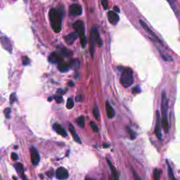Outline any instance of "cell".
Instances as JSON below:
<instances>
[{
    "label": "cell",
    "mask_w": 180,
    "mask_h": 180,
    "mask_svg": "<svg viewBox=\"0 0 180 180\" xmlns=\"http://www.w3.org/2000/svg\"><path fill=\"white\" fill-rule=\"evenodd\" d=\"M49 17L53 30L56 33L60 32L62 27V13L56 9H52L49 13Z\"/></svg>",
    "instance_id": "obj_1"
},
{
    "label": "cell",
    "mask_w": 180,
    "mask_h": 180,
    "mask_svg": "<svg viewBox=\"0 0 180 180\" xmlns=\"http://www.w3.org/2000/svg\"><path fill=\"white\" fill-rule=\"evenodd\" d=\"M89 40H90V47H89L90 53H91L92 56H94V48H95L96 44H98V45H99V47H101V46H102L103 45L102 40H101L100 35H99V31H98L96 27H93L92 28H91Z\"/></svg>",
    "instance_id": "obj_2"
},
{
    "label": "cell",
    "mask_w": 180,
    "mask_h": 180,
    "mask_svg": "<svg viewBox=\"0 0 180 180\" xmlns=\"http://www.w3.org/2000/svg\"><path fill=\"white\" fill-rule=\"evenodd\" d=\"M120 81L122 86H124L125 87H130L131 85L133 84V72H132L131 68H125L122 70Z\"/></svg>",
    "instance_id": "obj_3"
},
{
    "label": "cell",
    "mask_w": 180,
    "mask_h": 180,
    "mask_svg": "<svg viewBox=\"0 0 180 180\" xmlns=\"http://www.w3.org/2000/svg\"><path fill=\"white\" fill-rule=\"evenodd\" d=\"M73 28L75 29V32L77 33L78 37L80 38V42H81L82 47H85L87 45L86 36H85V29L84 23L82 21H78L73 25Z\"/></svg>",
    "instance_id": "obj_4"
},
{
    "label": "cell",
    "mask_w": 180,
    "mask_h": 180,
    "mask_svg": "<svg viewBox=\"0 0 180 180\" xmlns=\"http://www.w3.org/2000/svg\"><path fill=\"white\" fill-rule=\"evenodd\" d=\"M68 176H69V174H68V170L63 167H60L56 171V177L59 180H65L68 179Z\"/></svg>",
    "instance_id": "obj_5"
},
{
    "label": "cell",
    "mask_w": 180,
    "mask_h": 180,
    "mask_svg": "<svg viewBox=\"0 0 180 180\" xmlns=\"http://www.w3.org/2000/svg\"><path fill=\"white\" fill-rule=\"evenodd\" d=\"M69 14L70 16H79L82 14V8L79 4H72L69 7Z\"/></svg>",
    "instance_id": "obj_6"
},
{
    "label": "cell",
    "mask_w": 180,
    "mask_h": 180,
    "mask_svg": "<svg viewBox=\"0 0 180 180\" xmlns=\"http://www.w3.org/2000/svg\"><path fill=\"white\" fill-rule=\"evenodd\" d=\"M156 122H155V132L156 135L157 137L160 140L162 139V134H161V129H160V115L159 111H156Z\"/></svg>",
    "instance_id": "obj_7"
},
{
    "label": "cell",
    "mask_w": 180,
    "mask_h": 180,
    "mask_svg": "<svg viewBox=\"0 0 180 180\" xmlns=\"http://www.w3.org/2000/svg\"><path fill=\"white\" fill-rule=\"evenodd\" d=\"M0 42H1L3 48L5 49L8 52H11V51H12V45H11V41L9 40V38H7L5 36H1V37H0Z\"/></svg>",
    "instance_id": "obj_8"
},
{
    "label": "cell",
    "mask_w": 180,
    "mask_h": 180,
    "mask_svg": "<svg viewBox=\"0 0 180 180\" xmlns=\"http://www.w3.org/2000/svg\"><path fill=\"white\" fill-rule=\"evenodd\" d=\"M30 154H31V162H32V165H37L40 162V157L39 155L38 152H37V149L34 147H32L30 148Z\"/></svg>",
    "instance_id": "obj_9"
},
{
    "label": "cell",
    "mask_w": 180,
    "mask_h": 180,
    "mask_svg": "<svg viewBox=\"0 0 180 180\" xmlns=\"http://www.w3.org/2000/svg\"><path fill=\"white\" fill-rule=\"evenodd\" d=\"M49 60L52 63H58H58L63 61V58L58 53L53 52L49 56Z\"/></svg>",
    "instance_id": "obj_10"
},
{
    "label": "cell",
    "mask_w": 180,
    "mask_h": 180,
    "mask_svg": "<svg viewBox=\"0 0 180 180\" xmlns=\"http://www.w3.org/2000/svg\"><path fill=\"white\" fill-rule=\"evenodd\" d=\"M108 19H109V22L112 25H116L118 23L119 20H120L117 14L114 11H109V13H108Z\"/></svg>",
    "instance_id": "obj_11"
},
{
    "label": "cell",
    "mask_w": 180,
    "mask_h": 180,
    "mask_svg": "<svg viewBox=\"0 0 180 180\" xmlns=\"http://www.w3.org/2000/svg\"><path fill=\"white\" fill-rule=\"evenodd\" d=\"M78 35H77V33L75 32H71V33H70L69 35L65 36L64 40H65V42H66L68 45H71L74 43L75 41L76 40V39L78 38Z\"/></svg>",
    "instance_id": "obj_12"
},
{
    "label": "cell",
    "mask_w": 180,
    "mask_h": 180,
    "mask_svg": "<svg viewBox=\"0 0 180 180\" xmlns=\"http://www.w3.org/2000/svg\"><path fill=\"white\" fill-rule=\"evenodd\" d=\"M53 128H54V130L57 132V134H58L59 135L62 136V137H67L66 131H65V129L63 128L61 125H59V124L55 123L54 125H53Z\"/></svg>",
    "instance_id": "obj_13"
},
{
    "label": "cell",
    "mask_w": 180,
    "mask_h": 180,
    "mask_svg": "<svg viewBox=\"0 0 180 180\" xmlns=\"http://www.w3.org/2000/svg\"><path fill=\"white\" fill-rule=\"evenodd\" d=\"M139 23H140V24H141V25L142 26V27H143V28L144 29V30L146 31L147 32V33H148L149 34V35H152V37H153V38H152V40H153V38H155V40H156V41L157 42H160V41L159 40V39L158 38V37H156V35H155L154 34V32H153V31H152L151 30H150V29L149 28V27H148V26L146 25V24L143 21H142V20H140L139 21Z\"/></svg>",
    "instance_id": "obj_14"
},
{
    "label": "cell",
    "mask_w": 180,
    "mask_h": 180,
    "mask_svg": "<svg viewBox=\"0 0 180 180\" xmlns=\"http://www.w3.org/2000/svg\"><path fill=\"white\" fill-rule=\"evenodd\" d=\"M106 160H107L108 164H109V168H110V169H111V173H112V175H113V179L115 180H119L118 174H117V170H116L115 167H114V165L112 164V163H111V162L110 161V160H109V158H106Z\"/></svg>",
    "instance_id": "obj_15"
},
{
    "label": "cell",
    "mask_w": 180,
    "mask_h": 180,
    "mask_svg": "<svg viewBox=\"0 0 180 180\" xmlns=\"http://www.w3.org/2000/svg\"><path fill=\"white\" fill-rule=\"evenodd\" d=\"M69 130L75 142H78V143H79V144H81V139H80L79 136H78V134H77L74 126L72 125L71 123L69 124Z\"/></svg>",
    "instance_id": "obj_16"
},
{
    "label": "cell",
    "mask_w": 180,
    "mask_h": 180,
    "mask_svg": "<svg viewBox=\"0 0 180 180\" xmlns=\"http://www.w3.org/2000/svg\"><path fill=\"white\" fill-rule=\"evenodd\" d=\"M106 114H107V116L109 118H113L115 116V111H114L112 106L110 105L109 101H106Z\"/></svg>",
    "instance_id": "obj_17"
},
{
    "label": "cell",
    "mask_w": 180,
    "mask_h": 180,
    "mask_svg": "<svg viewBox=\"0 0 180 180\" xmlns=\"http://www.w3.org/2000/svg\"><path fill=\"white\" fill-rule=\"evenodd\" d=\"M70 65L69 63H65V62H61V63L58 64V69L59 71L62 72V73H65V72L68 71L70 69Z\"/></svg>",
    "instance_id": "obj_18"
},
{
    "label": "cell",
    "mask_w": 180,
    "mask_h": 180,
    "mask_svg": "<svg viewBox=\"0 0 180 180\" xmlns=\"http://www.w3.org/2000/svg\"><path fill=\"white\" fill-rule=\"evenodd\" d=\"M58 54L61 56L64 57H71L72 55H73V53H72L71 51L65 48V47H60L59 49V53Z\"/></svg>",
    "instance_id": "obj_19"
},
{
    "label": "cell",
    "mask_w": 180,
    "mask_h": 180,
    "mask_svg": "<svg viewBox=\"0 0 180 180\" xmlns=\"http://www.w3.org/2000/svg\"><path fill=\"white\" fill-rule=\"evenodd\" d=\"M15 168H16V171L18 172V173H19V174L22 177L23 179L24 180H25V174H24V169H23V165L20 163H17V164L15 165Z\"/></svg>",
    "instance_id": "obj_20"
},
{
    "label": "cell",
    "mask_w": 180,
    "mask_h": 180,
    "mask_svg": "<svg viewBox=\"0 0 180 180\" xmlns=\"http://www.w3.org/2000/svg\"><path fill=\"white\" fill-rule=\"evenodd\" d=\"M166 163H167V165H168V177H169V179H170V180H177L176 179H175V175H174V173H173L171 167H170V164H169V163H168V160H167V161H166Z\"/></svg>",
    "instance_id": "obj_21"
},
{
    "label": "cell",
    "mask_w": 180,
    "mask_h": 180,
    "mask_svg": "<svg viewBox=\"0 0 180 180\" xmlns=\"http://www.w3.org/2000/svg\"><path fill=\"white\" fill-rule=\"evenodd\" d=\"M69 65L70 68H73V69L75 70H78L80 67V63L79 61H78V60L77 59L71 60L70 63H69Z\"/></svg>",
    "instance_id": "obj_22"
},
{
    "label": "cell",
    "mask_w": 180,
    "mask_h": 180,
    "mask_svg": "<svg viewBox=\"0 0 180 180\" xmlns=\"http://www.w3.org/2000/svg\"><path fill=\"white\" fill-rule=\"evenodd\" d=\"M77 124H78L80 127H82V128H83V127H85V119L83 116H80V117H78V118L77 119Z\"/></svg>",
    "instance_id": "obj_23"
},
{
    "label": "cell",
    "mask_w": 180,
    "mask_h": 180,
    "mask_svg": "<svg viewBox=\"0 0 180 180\" xmlns=\"http://www.w3.org/2000/svg\"><path fill=\"white\" fill-rule=\"evenodd\" d=\"M126 129H127V132H128L129 135H130L131 139H135L136 138V136H137V135H136L135 132H134V131L132 130L130 127H128V126H127V128H126Z\"/></svg>",
    "instance_id": "obj_24"
},
{
    "label": "cell",
    "mask_w": 180,
    "mask_h": 180,
    "mask_svg": "<svg viewBox=\"0 0 180 180\" xmlns=\"http://www.w3.org/2000/svg\"><path fill=\"white\" fill-rule=\"evenodd\" d=\"M93 115H94L96 120H99L100 114H99V111L97 106H95V107L94 108V110H93Z\"/></svg>",
    "instance_id": "obj_25"
},
{
    "label": "cell",
    "mask_w": 180,
    "mask_h": 180,
    "mask_svg": "<svg viewBox=\"0 0 180 180\" xmlns=\"http://www.w3.org/2000/svg\"><path fill=\"white\" fill-rule=\"evenodd\" d=\"M160 177V171L159 170L155 169L153 172V179L154 180H159Z\"/></svg>",
    "instance_id": "obj_26"
},
{
    "label": "cell",
    "mask_w": 180,
    "mask_h": 180,
    "mask_svg": "<svg viewBox=\"0 0 180 180\" xmlns=\"http://www.w3.org/2000/svg\"><path fill=\"white\" fill-rule=\"evenodd\" d=\"M22 62L23 65H27L30 63V60L28 57L24 56L22 57Z\"/></svg>",
    "instance_id": "obj_27"
},
{
    "label": "cell",
    "mask_w": 180,
    "mask_h": 180,
    "mask_svg": "<svg viewBox=\"0 0 180 180\" xmlns=\"http://www.w3.org/2000/svg\"><path fill=\"white\" fill-rule=\"evenodd\" d=\"M73 106H74V102H73V100L70 98V99H68V101H67V105L66 107L68 108V109H73Z\"/></svg>",
    "instance_id": "obj_28"
},
{
    "label": "cell",
    "mask_w": 180,
    "mask_h": 180,
    "mask_svg": "<svg viewBox=\"0 0 180 180\" xmlns=\"http://www.w3.org/2000/svg\"><path fill=\"white\" fill-rule=\"evenodd\" d=\"M90 127H91V129H92V130L94 131V132H99V128H98V126L95 122H90Z\"/></svg>",
    "instance_id": "obj_29"
},
{
    "label": "cell",
    "mask_w": 180,
    "mask_h": 180,
    "mask_svg": "<svg viewBox=\"0 0 180 180\" xmlns=\"http://www.w3.org/2000/svg\"><path fill=\"white\" fill-rule=\"evenodd\" d=\"M168 2L170 3V4L171 5L172 9H174L175 11H177L176 7H177V4H176V1L175 0H168Z\"/></svg>",
    "instance_id": "obj_30"
},
{
    "label": "cell",
    "mask_w": 180,
    "mask_h": 180,
    "mask_svg": "<svg viewBox=\"0 0 180 180\" xmlns=\"http://www.w3.org/2000/svg\"><path fill=\"white\" fill-rule=\"evenodd\" d=\"M101 4L104 9H107L109 8V0H101Z\"/></svg>",
    "instance_id": "obj_31"
},
{
    "label": "cell",
    "mask_w": 180,
    "mask_h": 180,
    "mask_svg": "<svg viewBox=\"0 0 180 180\" xmlns=\"http://www.w3.org/2000/svg\"><path fill=\"white\" fill-rule=\"evenodd\" d=\"M4 115H5L6 118H9L10 117V114H11V109L9 108H6V109L4 111Z\"/></svg>",
    "instance_id": "obj_32"
},
{
    "label": "cell",
    "mask_w": 180,
    "mask_h": 180,
    "mask_svg": "<svg viewBox=\"0 0 180 180\" xmlns=\"http://www.w3.org/2000/svg\"><path fill=\"white\" fill-rule=\"evenodd\" d=\"M16 100V93H12L10 96V103L11 104Z\"/></svg>",
    "instance_id": "obj_33"
},
{
    "label": "cell",
    "mask_w": 180,
    "mask_h": 180,
    "mask_svg": "<svg viewBox=\"0 0 180 180\" xmlns=\"http://www.w3.org/2000/svg\"><path fill=\"white\" fill-rule=\"evenodd\" d=\"M54 99L56 101V103H58V104H60V103H61L62 101H63V97H62L61 96L56 95L54 96Z\"/></svg>",
    "instance_id": "obj_34"
},
{
    "label": "cell",
    "mask_w": 180,
    "mask_h": 180,
    "mask_svg": "<svg viewBox=\"0 0 180 180\" xmlns=\"http://www.w3.org/2000/svg\"><path fill=\"white\" fill-rule=\"evenodd\" d=\"M133 175L134 177H135V180H142V178L139 177V175L137 174L135 170H133Z\"/></svg>",
    "instance_id": "obj_35"
},
{
    "label": "cell",
    "mask_w": 180,
    "mask_h": 180,
    "mask_svg": "<svg viewBox=\"0 0 180 180\" xmlns=\"http://www.w3.org/2000/svg\"><path fill=\"white\" fill-rule=\"evenodd\" d=\"M11 158L14 160H17L19 159V155L16 154V153H11Z\"/></svg>",
    "instance_id": "obj_36"
},
{
    "label": "cell",
    "mask_w": 180,
    "mask_h": 180,
    "mask_svg": "<svg viewBox=\"0 0 180 180\" xmlns=\"http://www.w3.org/2000/svg\"><path fill=\"white\" fill-rule=\"evenodd\" d=\"M140 91H141V89H140V88L139 87V86H137V87H135L133 89V90H132V91H133L134 93H139V92H140Z\"/></svg>",
    "instance_id": "obj_37"
},
{
    "label": "cell",
    "mask_w": 180,
    "mask_h": 180,
    "mask_svg": "<svg viewBox=\"0 0 180 180\" xmlns=\"http://www.w3.org/2000/svg\"><path fill=\"white\" fill-rule=\"evenodd\" d=\"M114 11L116 13L117 12H120V9H119L118 7H117V6H114Z\"/></svg>",
    "instance_id": "obj_38"
},
{
    "label": "cell",
    "mask_w": 180,
    "mask_h": 180,
    "mask_svg": "<svg viewBox=\"0 0 180 180\" xmlns=\"http://www.w3.org/2000/svg\"><path fill=\"white\" fill-rule=\"evenodd\" d=\"M47 175H48L49 177H52L53 176V172H49L47 173Z\"/></svg>",
    "instance_id": "obj_39"
},
{
    "label": "cell",
    "mask_w": 180,
    "mask_h": 180,
    "mask_svg": "<svg viewBox=\"0 0 180 180\" xmlns=\"http://www.w3.org/2000/svg\"><path fill=\"white\" fill-rule=\"evenodd\" d=\"M81 96H82V95H80L79 96H78L76 97V101H78H78H82V99H80V97H81Z\"/></svg>",
    "instance_id": "obj_40"
},
{
    "label": "cell",
    "mask_w": 180,
    "mask_h": 180,
    "mask_svg": "<svg viewBox=\"0 0 180 180\" xmlns=\"http://www.w3.org/2000/svg\"><path fill=\"white\" fill-rule=\"evenodd\" d=\"M69 85H70V86H73V85H74V83H73L72 81H70L69 82Z\"/></svg>",
    "instance_id": "obj_41"
},
{
    "label": "cell",
    "mask_w": 180,
    "mask_h": 180,
    "mask_svg": "<svg viewBox=\"0 0 180 180\" xmlns=\"http://www.w3.org/2000/svg\"><path fill=\"white\" fill-rule=\"evenodd\" d=\"M109 144H104V148H106V147H109Z\"/></svg>",
    "instance_id": "obj_42"
},
{
    "label": "cell",
    "mask_w": 180,
    "mask_h": 180,
    "mask_svg": "<svg viewBox=\"0 0 180 180\" xmlns=\"http://www.w3.org/2000/svg\"><path fill=\"white\" fill-rule=\"evenodd\" d=\"M52 97H49V99H48V101H52Z\"/></svg>",
    "instance_id": "obj_43"
},
{
    "label": "cell",
    "mask_w": 180,
    "mask_h": 180,
    "mask_svg": "<svg viewBox=\"0 0 180 180\" xmlns=\"http://www.w3.org/2000/svg\"><path fill=\"white\" fill-rule=\"evenodd\" d=\"M72 1H77V0H72Z\"/></svg>",
    "instance_id": "obj_44"
}]
</instances>
